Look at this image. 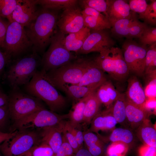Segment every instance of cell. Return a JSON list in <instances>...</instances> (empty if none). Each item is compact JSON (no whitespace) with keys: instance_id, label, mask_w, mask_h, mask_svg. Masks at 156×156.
Returning a JSON list of instances; mask_svg holds the SVG:
<instances>
[{"instance_id":"cell-1","label":"cell","mask_w":156,"mask_h":156,"mask_svg":"<svg viewBox=\"0 0 156 156\" xmlns=\"http://www.w3.org/2000/svg\"><path fill=\"white\" fill-rule=\"evenodd\" d=\"M58 12L42 8L38 10L34 18L24 27L33 46V51L42 53L57 32Z\"/></svg>"},{"instance_id":"cell-2","label":"cell","mask_w":156,"mask_h":156,"mask_svg":"<svg viewBox=\"0 0 156 156\" xmlns=\"http://www.w3.org/2000/svg\"><path fill=\"white\" fill-rule=\"evenodd\" d=\"M25 89L28 94L44 102L53 112L59 111L66 105V99L41 70L37 71L29 82L25 85Z\"/></svg>"},{"instance_id":"cell-3","label":"cell","mask_w":156,"mask_h":156,"mask_svg":"<svg viewBox=\"0 0 156 156\" xmlns=\"http://www.w3.org/2000/svg\"><path fill=\"white\" fill-rule=\"evenodd\" d=\"M41 59L37 53L29 54L15 60L10 66L6 78L12 89L27 84L38 70Z\"/></svg>"},{"instance_id":"cell-4","label":"cell","mask_w":156,"mask_h":156,"mask_svg":"<svg viewBox=\"0 0 156 156\" xmlns=\"http://www.w3.org/2000/svg\"><path fill=\"white\" fill-rule=\"evenodd\" d=\"M99 53L93 60L99 67L115 80L120 82L125 80L129 71L122 49L113 47Z\"/></svg>"},{"instance_id":"cell-5","label":"cell","mask_w":156,"mask_h":156,"mask_svg":"<svg viewBox=\"0 0 156 156\" xmlns=\"http://www.w3.org/2000/svg\"><path fill=\"white\" fill-rule=\"evenodd\" d=\"M8 96L9 117L14 122L45 108L41 100L19 88L12 89Z\"/></svg>"},{"instance_id":"cell-6","label":"cell","mask_w":156,"mask_h":156,"mask_svg":"<svg viewBox=\"0 0 156 156\" xmlns=\"http://www.w3.org/2000/svg\"><path fill=\"white\" fill-rule=\"evenodd\" d=\"M65 34L57 31L53 38L50 45L41 59V70L46 72L71 62L76 57L65 47L63 39Z\"/></svg>"},{"instance_id":"cell-7","label":"cell","mask_w":156,"mask_h":156,"mask_svg":"<svg viewBox=\"0 0 156 156\" xmlns=\"http://www.w3.org/2000/svg\"><path fill=\"white\" fill-rule=\"evenodd\" d=\"M41 142L40 133L36 130L19 131L0 145V151L3 156H23Z\"/></svg>"},{"instance_id":"cell-8","label":"cell","mask_w":156,"mask_h":156,"mask_svg":"<svg viewBox=\"0 0 156 156\" xmlns=\"http://www.w3.org/2000/svg\"><path fill=\"white\" fill-rule=\"evenodd\" d=\"M69 116V113L61 115L44 108L14 122V125L19 131L41 129L59 125Z\"/></svg>"},{"instance_id":"cell-9","label":"cell","mask_w":156,"mask_h":156,"mask_svg":"<svg viewBox=\"0 0 156 156\" xmlns=\"http://www.w3.org/2000/svg\"><path fill=\"white\" fill-rule=\"evenodd\" d=\"M31 46L24 27L15 21L9 22L3 48L9 58L21 55Z\"/></svg>"},{"instance_id":"cell-10","label":"cell","mask_w":156,"mask_h":156,"mask_svg":"<svg viewBox=\"0 0 156 156\" xmlns=\"http://www.w3.org/2000/svg\"><path fill=\"white\" fill-rule=\"evenodd\" d=\"M85 70L83 59H80L75 62H70L46 72L42 71L56 88L64 84H77L80 82Z\"/></svg>"},{"instance_id":"cell-11","label":"cell","mask_w":156,"mask_h":156,"mask_svg":"<svg viewBox=\"0 0 156 156\" xmlns=\"http://www.w3.org/2000/svg\"><path fill=\"white\" fill-rule=\"evenodd\" d=\"M147 49L131 39L124 42L121 49L129 71L139 76L144 74Z\"/></svg>"},{"instance_id":"cell-12","label":"cell","mask_w":156,"mask_h":156,"mask_svg":"<svg viewBox=\"0 0 156 156\" xmlns=\"http://www.w3.org/2000/svg\"><path fill=\"white\" fill-rule=\"evenodd\" d=\"M111 26V31L113 34L128 39L139 38L148 27L145 23L139 21L136 14L133 12L129 17L118 20Z\"/></svg>"},{"instance_id":"cell-13","label":"cell","mask_w":156,"mask_h":156,"mask_svg":"<svg viewBox=\"0 0 156 156\" xmlns=\"http://www.w3.org/2000/svg\"><path fill=\"white\" fill-rule=\"evenodd\" d=\"M64 10L57 23L59 31L65 35L78 32L85 27L82 10L77 5Z\"/></svg>"},{"instance_id":"cell-14","label":"cell","mask_w":156,"mask_h":156,"mask_svg":"<svg viewBox=\"0 0 156 156\" xmlns=\"http://www.w3.org/2000/svg\"><path fill=\"white\" fill-rule=\"evenodd\" d=\"M106 29L91 30L83 46L77 53L82 54L93 52L100 53L114 47L115 42Z\"/></svg>"},{"instance_id":"cell-15","label":"cell","mask_w":156,"mask_h":156,"mask_svg":"<svg viewBox=\"0 0 156 156\" xmlns=\"http://www.w3.org/2000/svg\"><path fill=\"white\" fill-rule=\"evenodd\" d=\"M85 71L79 83L80 86H86L95 90L107 80L104 72L93 60L83 59Z\"/></svg>"},{"instance_id":"cell-16","label":"cell","mask_w":156,"mask_h":156,"mask_svg":"<svg viewBox=\"0 0 156 156\" xmlns=\"http://www.w3.org/2000/svg\"><path fill=\"white\" fill-rule=\"evenodd\" d=\"M36 0H17L16 7L11 16V22H16L24 27L35 17L38 10Z\"/></svg>"},{"instance_id":"cell-17","label":"cell","mask_w":156,"mask_h":156,"mask_svg":"<svg viewBox=\"0 0 156 156\" xmlns=\"http://www.w3.org/2000/svg\"><path fill=\"white\" fill-rule=\"evenodd\" d=\"M65 122L56 126L42 128L39 133L41 141L51 148L55 156L62 143L63 131Z\"/></svg>"},{"instance_id":"cell-18","label":"cell","mask_w":156,"mask_h":156,"mask_svg":"<svg viewBox=\"0 0 156 156\" xmlns=\"http://www.w3.org/2000/svg\"><path fill=\"white\" fill-rule=\"evenodd\" d=\"M106 1L107 9L104 14L111 25L118 20L129 17L132 12L129 3L125 0H107Z\"/></svg>"},{"instance_id":"cell-19","label":"cell","mask_w":156,"mask_h":156,"mask_svg":"<svg viewBox=\"0 0 156 156\" xmlns=\"http://www.w3.org/2000/svg\"><path fill=\"white\" fill-rule=\"evenodd\" d=\"M128 85L125 94L126 100L137 106L142 107L146 98L140 82L135 76L128 80Z\"/></svg>"},{"instance_id":"cell-20","label":"cell","mask_w":156,"mask_h":156,"mask_svg":"<svg viewBox=\"0 0 156 156\" xmlns=\"http://www.w3.org/2000/svg\"><path fill=\"white\" fill-rule=\"evenodd\" d=\"M117 123L109 107L99 111L92 120L89 131L97 133L99 131L113 129Z\"/></svg>"},{"instance_id":"cell-21","label":"cell","mask_w":156,"mask_h":156,"mask_svg":"<svg viewBox=\"0 0 156 156\" xmlns=\"http://www.w3.org/2000/svg\"><path fill=\"white\" fill-rule=\"evenodd\" d=\"M127 123L131 129L136 130L146 119L148 114L142 107L131 103L126 100Z\"/></svg>"},{"instance_id":"cell-22","label":"cell","mask_w":156,"mask_h":156,"mask_svg":"<svg viewBox=\"0 0 156 156\" xmlns=\"http://www.w3.org/2000/svg\"><path fill=\"white\" fill-rule=\"evenodd\" d=\"M96 91L101 103L107 108L112 105L120 94L112 82L107 80L101 85Z\"/></svg>"},{"instance_id":"cell-23","label":"cell","mask_w":156,"mask_h":156,"mask_svg":"<svg viewBox=\"0 0 156 156\" xmlns=\"http://www.w3.org/2000/svg\"><path fill=\"white\" fill-rule=\"evenodd\" d=\"M91 30L85 27L80 31L68 34L65 36L63 43L66 48L70 51L77 52L83 46L89 35Z\"/></svg>"},{"instance_id":"cell-24","label":"cell","mask_w":156,"mask_h":156,"mask_svg":"<svg viewBox=\"0 0 156 156\" xmlns=\"http://www.w3.org/2000/svg\"><path fill=\"white\" fill-rule=\"evenodd\" d=\"M96 90L86 98L83 122L86 125L90 124L92 120L99 111L101 103L96 94Z\"/></svg>"},{"instance_id":"cell-25","label":"cell","mask_w":156,"mask_h":156,"mask_svg":"<svg viewBox=\"0 0 156 156\" xmlns=\"http://www.w3.org/2000/svg\"><path fill=\"white\" fill-rule=\"evenodd\" d=\"M56 88L64 92L70 97L77 101L87 96L96 90L86 86L70 84L60 85Z\"/></svg>"},{"instance_id":"cell-26","label":"cell","mask_w":156,"mask_h":156,"mask_svg":"<svg viewBox=\"0 0 156 156\" xmlns=\"http://www.w3.org/2000/svg\"><path fill=\"white\" fill-rule=\"evenodd\" d=\"M138 135L144 145L156 148V131L146 120L136 129Z\"/></svg>"},{"instance_id":"cell-27","label":"cell","mask_w":156,"mask_h":156,"mask_svg":"<svg viewBox=\"0 0 156 156\" xmlns=\"http://www.w3.org/2000/svg\"><path fill=\"white\" fill-rule=\"evenodd\" d=\"M126 103L125 94L120 93L117 99L109 107L117 123L124 124L127 123Z\"/></svg>"},{"instance_id":"cell-28","label":"cell","mask_w":156,"mask_h":156,"mask_svg":"<svg viewBox=\"0 0 156 156\" xmlns=\"http://www.w3.org/2000/svg\"><path fill=\"white\" fill-rule=\"evenodd\" d=\"M135 136L132 130L127 128H114L109 137L110 141L112 142H120L128 146L134 142Z\"/></svg>"},{"instance_id":"cell-29","label":"cell","mask_w":156,"mask_h":156,"mask_svg":"<svg viewBox=\"0 0 156 156\" xmlns=\"http://www.w3.org/2000/svg\"><path fill=\"white\" fill-rule=\"evenodd\" d=\"M79 100L73 106V110L69 112L68 121L73 126H76L83 122L84 112L86 97Z\"/></svg>"},{"instance_id":"cell-30","label":"cell","mask_w":156,"mask_h":156,"mask_svg":"<svg viewBox=\"0 0 156 156\" xmlns=\"http://www.w3.org/2000/svg\"><path fill=\"white\" fill-rule=\"evenodd\" d=\"M37 4L43 8L55 10H64L77 5L78 1L75 0H36Z\"/></svg>"},{"instance_id":"cell-31","label":"cell","mask_w":156,"mask_h":156,"mask_svg":"<svg viewBox=\"0 0 156 156\" xmlns=\"http://www.w3.org/2000/svg\"><path fill=\"white\" fill-rule=\"evenodd\" d=\"M156 43L147 48L145 60L144 73L146 75L156 70Z\"/></svg>"},{"instance_id":"cell-32","label":"cell","mask_w":156,"mask_h":156,"mask_svg":"<svg viewBox=\"0 0 156 156\" xmlns=\"http://www.w3.org/2000/svg\"><path fill=\"white\" fill-rule=\"evenodd\" d=\"M23 156H55V155L49 145L41 142Z\"/></svg>"},{"instance_id":"cell-33","label":"cell","mask_w":156,"mask_h":156,"mask_svg":"<svg viewBox=\"0 0 156 156\" xmlns=\"http://www.w3.org/2000/svg\"><path fill=\"white\" fill-rule=\"evenodd\" d=\"M151 2L142 14L139 15L138 18L143 19L146 24L155 25L156 24V1H151Z\"/></svg>"},{"instance_id":"cell-34","label":"cell","mask_w":156,"mask_h":156,"mask_svg":"<svg viewBox=\"0 0 156 156\" xmlns=\"http://www.w3.org/2000/svg\"><path fill=\"white\" fill-rule=\"evenodd\" d=\"M17 3V0H0V17L11 21V16Z\"/></svg>"},{"instance_id":"cell-35","label":"cell","mask_w":156,"mask_h":156,"mask_svg":"<svg viewBox=\"0 0 156 156\" xmlns=\"http://www.w3.org/2000/svg\"><path fill=\"white\" fill-rule=\"evenodd\" d=\"M140 44L145 46L156 43V28L148 27L139 38Z\"/></svg>"},{"instance_id":"cell-36","label":"cell","mask_w":156,"mask_h":156,"mask_svg":"<svg viewBox=\"0 0 156 156\" xmlns=\"http://www.w3.org/2000/svg\"><path fill=\"white\" fill-rule=\"evenodd\" d=\"M156 71L146 74L148 82L144 89L146 98H156Z\"/></svg>"},{"instance_id":"cell-37","label":"cell","mask_w":156,"mask_h":156,"mask_svg":"<svg viewBox=\"0 0 156 156\" xmlns=\"http://www.w3.org/2000/svg\"><path fill=\"white\" fill-rule=\"evenodd\" d=\"M63 133L68 143L72 147L75 154L80 148L68 121L65 122Z\"/></svg>"},{"instance_id":"cell-38","label":"cell","mask_w":156,"mask_h":156,"mask_svg":"<svg viewBox=\"0 0 156 156\" xmlns=\"http://www.w3.org/2000/svg\"><path fill=\"white\" fill-rule=\"evenodd\" d=\"M83 7H87L92 8L100 13H105L107 9L106 0H83L80 1Z\"/></svg>"},{"instance_id":"cell-39","label":"cell","mask_w":156,"mask_h":156,"mask_svg":"<svg viewBox=\"0 0 156 156\" xmlns=\"http://www.w3.org/2000/svg\"><path fill=\"white\" fill-rule=\"evenodd\" d=\"M83 8V10L82 11V14L92 16L106 26L108 29L111 27L110 23L104 15L92 8L87 7Z\"/></svg>"},{"instance_id":"cell-40","label":"cell","mask_w":156,"mask_h":156,"mask_svg":"<svg viewBox=\"0 0 156 156\" xmlns=\"http://www.w3.org/2000/svg\"><path fill=\"white\" fill-rule=\"evenodd\" d=\"M128 146L120 142H112L108 147L107 150V155L117 154L125 156L128 149Z\"/></svg>"},{"instance_id":"cell-41","label":"cell","mask_w":156,"mask_h":156,"mask_svg":"<svg viewBox=\"0 0 156 156\" xmlns=\"http://www.w3.org/2000/svg\"><path fill=\"white\" fill-rule=\"evenodd\" d=\"M84 25L91 30H99L109 29L97 19L90 16L82 14Z\"/></svg>"},{"instance_id":"cell-42","label":"cell","mask_w":156,"mask_h":156,"mask_svg":"<svg viewBox=\"0 0 156 156\" xmlns=\"http://www.w3.org/2000/svg\"><path fill=\"white\" fill-rule=\"evenodd\" d=\"M129 4L131 11L139 15L144 12L148 5L145 0H130Z\"/></svg>"},{"instance_id":"cell-43","label":"cell","mask_w":156,"mask_h":156,"mask_svg":"<svg viewBox=\"0 0 156 156\" xmlns=\"http://www.w3.org/2000/svg\"><path fill=\"white\" fill-rule=\"evenodd\" d=\"M73 150L63 133L62 143L55 156H75Z\"/></svg>"},{"instance_id":"cell-44","label":"cell","mask_w":156,"mask_h":156,"mask_svg":"<svg viewBox=\"0 0 156 156\" xmlns=\"http://www.w3.org/2000/svg\"><path fill=\"white\" fill-rule=\"evenodd\" d=\"M83 134L84 143L87 148L103 142L98 136L89 130L83 131Z\"/></svg>"},{"instance_id":"cell-45","label":"cell","mask_w":156,"mask_h":156,"mask_svg":"<svg viewBox=\"0 0 156 156\" xmlns=\"http://www.w3.org/2000/svg\"><path fill=\"white\" fill-rule=\"evenodd\" d=\"M68 122L75 135L80 148L83 147L84 143L83 132L82 131L80 124L76 126H73L71 125Z\"/></svg>"},{"instance_id":"cell-46","label":"cell","mask_w":156,"mask_h":156,"mask_svg":"<svg viewBox=\"0 0 156 156\" xmlns=\"http://www.w3.org/2000/svg\"><path fill=\"white\" fill-rule=\"evenodd\" d=\"M9 22L0 17V49H3Z\"/></svg>"},{"instance_id":"cell-47","label":"cell","mask_w":156,"mask_h":156,"mask_svg":"<svg viewBox=\"0 0 156 156\" xmlns=\"http://www.w3.org/2000/svg\"><path fill=\"white\" fill-rule=\"evenodd\" d=\"M9 117L7 105L0 107V131L6 124L8 118Z\"/></svg>"},{"instance_id":"cell-48","label":"cell","mask_w":156,"mask_h":156,"mask_svg":"<svg viewBox=\"0 0 156 156\" xmlns=\"http://www.w3.org/2000/svg\"><path fill=\"white\" fill-rule=\"evenodd\" d=\"M142 107L148 114L155 113L156 98H146Z\"/></svg>"},{"instance_id":"cell-49","label":"cell","mask_w":156,"mask_h":156,"mask_svg":"<svg viewBox=\"0 0 156 156\" xmlns=\"http://www.w3.org/2000/svg\"><path fill=\"white\" fill-rule=\"evenodd\" d=\"M139 154V156H156V148L144 145L140 148Z\"/></svg>"},{"instance_id":"cell-50","label":"cell","mask_w":156,"mask_h":156,"mask_svg":"<svg viewBox=\"0 0 156 156\" xmlns=\"http://www.w3.org/2000/svg\"><path fill=\"white\" fill-rule=\"evenodd\" d=\"M87 149L93 156H99L103 152L104 144L103 142L87 148Z\"/></svg>"},{"instance_id":"cell-51","label":"cell","mask_w":156,"mask_h":156,"mask_svg":"<svg viewBox=\"0 0 156 156\" xmlns=\"http://www.w3.org/2000/svg\"><path fill=\"white\" fill-rule=\"evenodd\" d=\"M9 60L6 54L0 50V75L3 72Z\"/></svg>"},{"instance_id":"cell-52","label":"cell","mask_w":156,"mask_h":156,"mask_svg":"<svg viewBox=\"0 0 156 156\" xmlns=\"http://www.w3.org/2000/svg\"><path fill=\"white\" fill-rule=\"evenodd\" d=\"M18 131L15 130L11 132L7 133L0 131V145L5 141L14 136Z\"/></svg>"},{"instance_id":"cell-53","label":"cell","mask_w":156,"mask_h":156,"mask_svg":"<svg viewBox=\"0 0 156 156\" xmlns=\"http://www.w3.org/2000/svg\"><path fill=\"white\" fill-rule=\"evenodd\" d=\"M8 96L0 90V107L7 105Z\"/></svg>"},{"instance_id":"cell-54","label":"cell","mask_w":156,"mask_h":156,"mask_svg":"<svg viewBox=\"0 0 156 156\" xmlns=\"http://www.w3.org/2000/svg\"><path fill=\"white\" fill-rule=\"evenodd\" d=\"M75 156H93L87 149L82 147L75 154Z\"/></svg>"},{"instance_id":"cell-55","label":"cell","mask_w":156,"mask_h":156,"mask_svg":"<svg viewBox=\"0 0 156 156\" xmlns=\"http://www.w3.org/2000/svg\"><path fill=\"white\" fill-rule=\"evenodd\" d=\"M107 156H122V155L117 154H112L107 155Z\"/></svg>"},{"instance_id":"cell-56","label":"cell","mask_w":156,"mask_h":156,"mask_svg":"<svg viewBox=\"0 0 156 156\" xmlns=\"http://www.w3.org/2000/svg\"><path fill=\"white\" fill-rule=\"evenodd\" d=\"M0 90H1V89H0Z\"/></svg>"}]
</instances>
